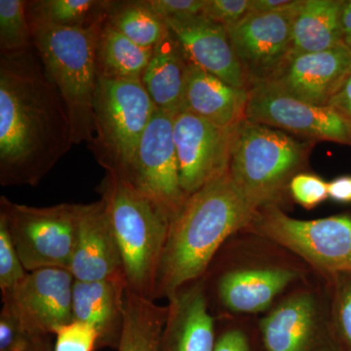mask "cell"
Returning a JSON list of instances; mask_svg holds the SVG:
<instances>
[{
	"label": "cell",
	"mask_w": 351,
	"mask_h": 351,
	"mask_svg": "<svg viewBox=\"0 0 351 351\" xmlns=\"http://www.w3.org/2000/svg\"><path fill=\"white\" fill-rule=\"evenodd\" d=\"M189 64L184 48L170 31L152 50L142 75L143 85L156 108L175 117L184 112Z\"/></svg>",
	"instance_id": "7402d4cb"
},
{
	"label": "cell",
	"mask_w": 351,
	"mask_h": 351,
	"mask_svg": "<svg viewBox=\"0 0 351 351\" xmlns=\"http://www.w3.org/2000/svg\"><path fill=\"white\" fill-rule=\"evenodd\" d=\"M328 106L336 108L351 119V69Z\"/></svg>",
	"instance_id": "74e56055"
},
{
	"label": "cell",
	"mask_w": 351,
	"mask_h": 351,
	"mask_svg": "<svg viewBox=\"0 0 351 351\" xmlns=\"http://www.w3.org/2000/svg\"><path fill=\"white\" fill-rule=\"evenodd\" d=\"M27 271L14 245L5 221L0 218V289L1 294L12 290Z\"/></svg>",
	"instance_id": "1f68e13d"
},
{
	"label": "cell",
	"mask_w": 351,
	"mask_h": 351,
	"mask_svg": "<svg viewBox=\"0 0 351 351\" xmlns=\"http://www.w3.org/2000/svg\"><path fill=\"white\" fill-rule=\"evenodd\" d=\"M245 117L304 140L351 147V119L330 106H315L279 93L263 84L249 88Z\"/></svg>",
	"instance_id": "7c38bea8"
},
{
	"label": "cell",
	"mask_w": 351,
	"mask_h": 351,
	"mask_svg": "<svg viewBox=\"0 0 351 351\" xmlns=\"http://www.w3.org/2000/svg\"><path fill=\"white\" fill-rule=\"evenodd\" d=\"M97 191L119 243L128 290L154 301L169 217L119 175L106 172Z\"/></svg>",
	"instance_id": "277c9868"
},
{
	"label": "cell",
	"mask_w": 351,
	"mask_h": 351,
	"mask_svg": "<svg viewBox=\"0 0 351 351\" xmlns=\"http://www.w3.org/2000/svg\"><path fill=\"white\" fill-rule=\"evenodd\" d=\"M75 144L66 105L34 48L0 56V184L36 186Z\"/></svg>",
	"instance_id": "6da1fadb"
},
{
	"label": "cell",
	"mask_w": 351,
	"mask_h": 351,
	"mask_svg": "<svg viewBox=\"0 0 351 351\" xmlns=\"http://www.w3.org/2000/svg\"><path fill=\"white\" fill-rule=\"evenodd\" d=\"M351 69L345 45L323 52L288 57L267 82L260 83L306 103L328 106Z\"/></svg>",
	"instance_id": "2e32d148"
},
{
	"label": "cell",
	"mask_w": 351,
	"mask_h": 351,
	"mask_svg": "<svg viewBox=\"0 0 351 351\" xmlns=\"http://www.w3.org/2000/svg\"><path fill=\"white\" fill-rule=\"evenodd\" d=\"M307 280L258 320L265 351H343L332 330L326 281L321 276L317 284Z\"/></svg>",
	"instance_id": "30bf717a"
},
{
	"label": "cell",
	"mask_w": 351,
	"mask_h": 351,
	"mask_svg": "<svg viewBox=\"0 0 351 351\" xmlns=\"http://www.w3.org/2000/svg\"><path fill=\"white\" fill-rule=\"evenodd\" d=\"M106 20L89 27L32 25L34 50L66 105L75 145L94 137L97 43Z\"/></svg>",
	"instance_id": "5b68a950"
},
{
	"label": "cell",
	"mask_w": 351,
	"mask_h": 351,
	"mask_svg": "<svg viewBox=\"0 0 351 351\" xmlns=\"http://www.w3.org/2000/svg\"><path fill=\"white\" fill-rule=\"evenodd\" d=\"M294 255L240 263L221 247L202 277L215 319L265 313L307 278L309 267Z\"/></svg>",
	"instance_id": "8992f818"
},
{
	"label": "cell",
	"mask_w": 351,
	"mask_h": 351,
	"mask_svg": "<svg viewBox=\"0 0 351 351\" xmlns=\"http://www.w3.org/2000/svg\"><path fill=\"white\" fill-rule=\"evenodd\" d=\"M256 212L233 181L230 168L189 196L171 221L154 301L168 300L182 286L202 278L221 247L248 228Z\"/></svg>",
	"instance_id": "7a4b0ae2"
},
{
	"label": "cell",
	"mask_w": 351,
	"mask_h": 351,
	"mask_svg": "<svg viewBox=\"0 0 351 351\" xmlns=\"http://www.w3.org/2000/svg\"><path fill=\"white\" fill-rule=\"evenodd\" d=\"M329 199L338 203H351V176H341L328 182Z\"/></svg>",
	"instance_id": "8d00e7d4"
},
{
	"label": "cell",
	"mask_w": 351,
	"mask_h": 351,
	"mask_svg": "<svg viewBox=\"0 0 351 351\" xmlns=\"http://www.w3.org/2000/svg\"><path fill=\"white\" fill-rule=\"evenodd\" d=\"M152 50L141 47L104 23L97 43V69L99 77L108 80H142Z\"/></svg>",
	"instance_id": "cb8c5ba5"
},
{
	"label": "cell",
	"mask_w": 351,
	"mask_h": 351,
	"mask_svg": "<svg viewBox=\"0 0 351 351\" xmlns=\"http://www.w3.org/2000/svg\"><path fill=\"white\" fill-rule=\"evenodd\" d=\"M69 270L78 281L125 277L119 243L101 199L82 204L77 242Z\"/></svg>",
	"instance_id": "ac0fdd59"
},
{
	"label": "cell",
	"mask_w": 351,
	"mask_h": 351,
	"mask_svg": "<svg viewBox=\"0 0 351 351\" xmlns=\"http://www.w3.org/2000/svg\"><path fill=\"white\" fill-rule=\"evenodd\" d=\"M82 204L61 203L34 207L0 197V218L27 271L58 267L69 269L76 242Z\"/></svg>",
	"instance_id": "9c48e42d"
},
{
	"label": "cell",
	"mask_w": 351,
	"mask_h": 351,
	"mask_svg": "<svg viewBox=\"0 0 351 351\" xmlns=\"http://www.w3.org/2000/svg\"><path fill=\"white\" fill-rule=\"evenodd\" d=\"M107 21L134 43L147 49H154L170 34L165 21L145 0L110 1Z\"/></svg>",
	"instance_id": "4316f807"
},
{
	"label": "cell",
	"mask_w": 351,
	"mask_h": 351,
	"mask_svg": "<svg viewBox=\"0 0 351 351\" xmlns=\"http://www.w3.org/2000/svg\"><path fill=\"white\" fill-rule=\"evenodd\" d=\"M232 128L215 126L189 112L174 119V143L180 182L191 196L230 168Z\"/></svg>",
	"instance_id": "5bb4252c"
},
{
	"label": "cell",
	"mask_w": 351,
	"mask_h": 351,
	"mask_svg": "<svg viewBox=\"0 0 351 351\" xmlns=\"http://www.w3.org/2000/svg\"><path fill=\"white\" fill-rule=\"evenodd\" d=\"M323 278L327 284L332 330L341 350L351 351V271Z\"/></svg>",
	"instance_id": "f546056e"
},
{
	"label": "cell",
	"mask_w": 351,
	"mask_h": 351,
	"mask_svg": "<svg viewBox=\"0 0 351 351\" xmlns=\"http://www.w3.org/2000/svg\"><path fill=\"white\" fill-rule=\"evenodd\" d=\"M53 335L27 326L2 304L0 311V351H54Z\"/></svg>",
	"instance_id": "f1b7e54d"
},
{
	"label": "cell",
	"mask_w": 351,
	"mask_h": 351,
	"mask_svg": "<svg viewBox=\"0 0 351 351\" xmlns=\"http://www.w3.org/2000/svg\"><path fill=\"white\" fill-rule=\"evenodd\" d=\"M341 27L343 44L351 51V0H345L343 3Z\"/></svg>",
	"instance_id": "ab89813d"
},
{
	"label": "cell",
	"mask_w": 351,
	"mask_h": 351,
	"mask_svg": "<svg viewBox=\"0 0 351 351\" xmlns=\"http://www.w3.org/2000/svg\"><path fill=\"white\" fill-rule=\"evenodd\" d=\"M167 315V306L127 289L125 323L117 351H157Z\"/></svg>",
	"instance_id": "d4e9b609"
},
{
	"label": "cell",
	"mask_w": 351,
	"mask_h": 351,
	"mask_svg": "<svg viewBox=\"0 0 351 351\" xmlns=\"http://www.w3.org/2000/svg\"><path fill=\"white\" fill-rule=\"evenodd\" d=\"M244 232L300 258L317 276L351 271V214L317 219L291 218L279 206L261 208Z\"/></svg>",
	"instance_id": "ba28073f"
},
{
	"label": "cell",
	"mask_w": 351,
	"mask_h": 351,
	"mask_svg": "<svg viewBox=\"0 0 351 351\" xmlns=\"http://www.w3.org/2000/svg\"><path fill=\"white\" fill-rule=\"evenodd\" d=\"M75 281L69 269L47 267L27 271L17 286L1 294L2 304L27 326L55 336L60 328L73 321Z\"/></svg>",
	"instance_id": "9a60e30c"
},
{
	"label": "cell",
	"mask_w": 351,
	"mask_h": 351,
	"mask_svg": "<svg viewBox=\"0 0 351 351\" xmlns=\"http://www.w3.org/2000/svg\"><path fill=\"white\" fill-rule=\"evenodd\" d=\"M125 277L75 281L73 321L86 323L98 332V348H119L125 323Z\"/></svg>",
	"instance_id": "ffe728a7"
},
{
	"label": "cell",
	"mask_w": 351,
	"mask_h": 351,
	"mask_svg": "<svg viewBox=\"0 0 351 351\" xmlns=\"http://www.w3.org/2000/svg\"><path fill=\"white\" fill-rule=\"evenodd\" d=\"M250 10V0H205L202 14L223 27H232Z\"/></svg>",
	"instance_id": "e575fe53"
},
{
	"label": "cell",
	"mask_w": 351,
	"mask_h": 351,
	"mask_svg": "<svg viewBox=\"0 0 351 351\" xmlns=\"http://www.w3.org/2000/svg\"><path fill=\"white\" fill-rule=\"evenodd\" d=\"M294 0H250L249 14H269L292 5Z\"/></svg>",
	"instance_id": "f35d334b"
},
{
	"label": "cell",
	"mask_w": 351,
	"mask_h": 351,
	"mask_svg": "<svg viewBox=\"0 0 351 351\" xmlns=\"http://www.w3.org/2000/svg\"><path fill=\"white\" fill-rule=\"evenodd\" d=\"M167 306L157 351H213L217 322L208 306L202 278L176 291Z\"/></svg>",
	"instance_id": "d6986e66"
},
{
	"label": "cell",
	"mask_w": 351,
	"mask_h": 351,
	"mask_svg": "<svg viewBox=\"0 0 351 351\" xmlns=\"http://www.w3.org/2000/svg\"><path fill=\"white\" fill-rule=\"evenodd\" d=\"M343 3L345 0H300L293 18L288 57L345 45L341 27Z\"/></svg>",
	"instance_id": "603a6c76"
},
{
	"label": "cell",
	"mask_w": 351,
	"mask_h": 351,
	"mask_svg": "<svg viewBox=\"0 0 351 351\" xmlns=\"http://www.w3.org/2000/svg\"><path fill=\"white\" fill-rule=\"evenodd\" d=\"M315 142L300 140L287 132L244 119L233 129L230 173L256 211L284 209L290 199V182L306 172Z\"/></svg>",
	"instance_id": "3957f363"
},
{
	"label": "cell",
	"mask_w": 351,
	"mask_h": 351,
	"mask_svg": "<svg viewBox=\"0 0 351 351\" xmlns=\"http://www.w3.org/2000/svg\"><path fill=\"white\" fill-rule=\"evenodd\" d=\"M25 0H0V51L1 54L34 48V36Z\"/></svg>",
	"instance_id": "83f0119b"
},
{
	"label": "cell",
	"mask_w": 351,
	"mask_h": 351,
	"mask_svg": "<svg viewBox=\"0 0 351 351\" xmlns=\"http://www.w3.org/2000/svg\"><path fill=\"white\" fill-rule=\"evenodd\" d=\"M145 1L161 19L166 21L199 15L202 13L205 0H145Z\"/></svg>",
	"instance_id": "d590c367"
},
{
	"label": "cell",
	"mask_w": 351,
	"mask_h": 351,
	"mask_svg": "<svg viewBox=\"0 0 351 351\" xmlns=\"http://www.w3.org/2000/svg\"><path fill=\"white\" fill-rule=\"evenodd\" d=\"M156 108L142 80L98 78L87 145L106 172L125 174Z\"/></svg>",
	"instance_id": "52a82bcc"
},
{
	"label": "cell",
	"mask_w": 351,
	"mask_h": 351,
	"mask_svg": "<svg viewBox=\"0 0 351 351\" xmlns=\"http://www.w3.org/2000/svg\"><path fill=\"white\" fill-rule=\"evenodd\" d=\"M171 32L181 43L189 63L239 89L248 90L228 29L202 13L166 20Z\"/></svg>",
	"instance_id": "e0dca14e"
},
{
	"label": "cell",
	"mask_w": 351,
	"mask_h": 351,
	"mask_svg": "<svg viewBox=\"0 0 351 351\" xmlns=\"http://www.w3.org/2000/svg\"><path fill=\"white\" fill-rule=\"evenodd\" d=\"M174 119L175 115L156 108L125 174L119 175L158 205L171 221L189 197L180 182Z\"/></svg>",
	"instance_id": "8fae6325"
},
{
	"label": "cell",
	"mask_w": 351,
	"mask_h": 351,
	"mask_svg": "<svg viewBox=\"0 0 351 351\" xmlns=\"http://www.w3.org/2000/svg\"><path fill=\"white\" fill-rule=\"evenodd\" d=\"M248 90L233 87L195 64L189 63L184 110L215 126L232 128L246 119Z\"/></svg>",
	"instance_id": "44dd1931"
},
{
	"label": "cell",
	"mask_w": 351,
	"mask_h": 351,
	"mask_svg": "<svg viewBox=\"0 0 351 351\" xmlns=\"http://www.w3.org/2000/svg\"><path fill=\"white\" fill-rule=\"evenodd\" d=\"M291 199L307 210L317 207L329 199L328 182L319 176L302 172L295 176L290 182Z\"/></svg>",
	"instance_id": "836d02e7"
},
{
	"label": "cell",
	"mask_w": 351,
	"mask_h": 351,
	"mask_svg": "<svg viewBox=\"0 0 351 351\" xmlns=\"http://www.w3.org/2000/svg\"><path fill=\"white\" fill-rule=\"evenodd\" d=\"M99 336L86 323L73 321L55 334L54 351H94L98 350Z\"/></svg>",
	"instance_id": "d6a6232c"
},
{
	"label": "cell",
	"mask_w": 351,
	"mask_h": 351,
	"mask_svg": "<svg viewBox=\"0 0 351 351\" xmlns=\"http://www.w3.org/2000/svg\"><path fill=\"white\" fill-rule=\"evenodd\" d=\"M300 0L269 14H248L228 27L247 86L267 82L285 62L290 51L293 18Z\"/></svg>",
	"instance_id": "4fadbf2b"
},
{
	"label": "cell",
	"mask_w": 351,
	"mask_h": 351,
	"mask_svg": "<svg viewBox=\"0 0 351 351\" xmlns=\"http://www.w3.org/2000/svg\"><path fill=\"white\" fill-rule=\"evenodd\" d=\"M216 339L213 351H265L258 322L235 318L216 319Z\"/></svg>",
	"instance_id": "4dcf8cb0"
},
{
	"label": "cell",
	"mask_w": 351,
	"mask_h": 351,
	"mask_svg": "<svg viewBox=\"0 0 351 351\" xmlns=\"http://www.w3.org/2000/svg\"><path fill=\"white\" fill-rule=\"evenodd\" d=\"M108 0H32L27 1L29 25L89 27L108 17Z\"/></svg>",
	"instance_id": "484cf974"
}]
</instances>
